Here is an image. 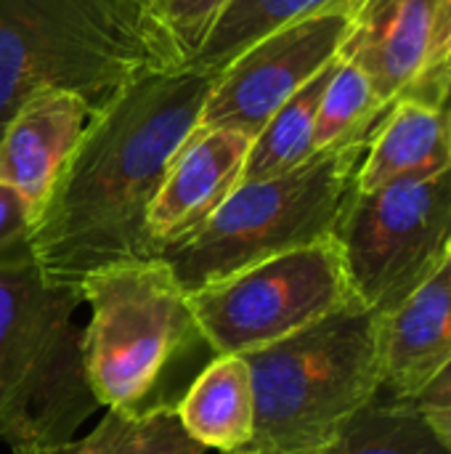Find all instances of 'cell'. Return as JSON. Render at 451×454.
Instances as JSON below:
<instances>
[{
  "instance_id": "1",
  "label": "cell",
  "mask_w": 451,
  "mask_h": 454,
  "mask_svg": "<svg viewBox=\"0 0 451 454\" xmlns=\"http://www.w3.org/2000/svg\"><path fill=\"white\" fill-rule=\"evenodd\" d=\"M218 69L191 64L125 85L90 122L32 226V255L58 285L157 258L152 202L197 130Z\"/></svg>"
},
{
  "instance_id": "2",
  "label": "cell",
  "mask_w": 451,
  "mask_h": 454,
  "mask_svg": "<svg viewBox=\"0 0 451 454\" xmlns=\"http://www.w3.org/2000/svg\"><path fill=\"white\" fill-rule=\"evenodd\" d=\"M80 293L90 306L85 378L109 412H175L199 372L221 356L162 258L101 269L80 282Z\"/></svg>"
},
{
  "instance_id": "3",
  "label": "cell",
  "mask_w": 451,
  "mask_h": 454,
  "mask_svg": "<svg viewBox=\"0 0 451 454\" xmlns=\"http://www.w3.org/2000/svg\"><path fill=\"white\" fill-rule=\"evenodd\" d=\"M136 0H0V136L35 96L69 90L98 112L133 80L181 67Z\"/></svg>"
},
{
  "instance_id": "4",
  "label": "cell",
  "mask_w": 451,
  "mask_h": 454,
  "mask_svg": "<svg viewBox=\"0 0 451 454\" xmlns=\"http://www.w3.org/2000/svg\"><path fill=\"white\" fill-rule=\"evenodd\" d=\"M253 378V454H316L377 399V317L348 306L268 348L245 354Z\"/></svg>"
},
{
  "instance_id": "5",
  "label": "cell",
  "mask_w": 451,
  "mask_h": 454,
  "mask_svg": "<svg viewBox=\"0 0 451 454\" xmlns=\"http://www.w3.org/2000/svg\"><path fill=\"white\" fill-rule=\"evenodd\" d=\"M80 287L35 261L0 266V439L13 450L72 442L98 410L82 364Z\"/></svg>"
},
{
  "instance_id": "6",
  "label": "cell",
  "mask_w": 451,
  "mask_h": 454,
  "mask_svg": "<svg viewBox=\"0 0 451 454\" xmlns=\"http://www.w3.org/2000/svg\"><path fill=\"white\" fill-rule=\"evenodd\" d=\"M369 141L322 149L290 173L239 184L189 239L157 258L186 293H197L260 261L330 239Z\"/></svg>"
},
{
  "instance_id": "7",
  "label": "cell",
  "mask_w": 451,
  "mask_h": 454,
  "mask_svg": "<svg viewBox=\"0 0 451 454\" xmlns=\"http://www.w3.org/2000/svg\"><path fill=\"white\" fill-rule=\"evenodd\" d=\"M332 239L359 306L372 314L391 311L447 263L451 170L372 192L354 186Z\"/></svg>"
},
{
  "instance_id": "8",
  "label": "cell",
  "mask_w": 451,
  "mask_h": 454,
  "mask_svg": "<svg viewBox=\"0 0 451 454\" xmlns=\"http://www.w3.org/2000/svg\"><path fill=\"white\" fill-rule=\"evenodd\" d=\"M191 309L218 354L268 348L348 306H359L338 242L298 247L197 293Z\"/></svg>"
},
{
  "instance_id": "9",
  "label": "cell",
  "mask_w": 451,
  "mask_h": 454,
  "mask_svg": "<svg viewBox=\"0 0 451 454\" xmlns=\"http://www.w3.org/2000/svg\"><path fill=\"white\" fill-rule=\"evenodd\" d=\"M338 59L359 67L385 106H444L451 93V0H362Z\"/></svg>"
},
{
  "instance_id": "10",
  "label": "cell",
  "mask_w": 451,
  "mask_h": 454,
  "mask_svg": "<svg viewBox=\"0 0 451 454\" xmlns=\"http://www.w3.org/2000/svg\"><path fill=\"white\" fill-rule=\"evenodd\" d=\"M351 16V8L324 11L284 24L239 51L218 72L199 125L255 138L279 106L338 59Z\"/></svg>"
},
{
  "instance_id": "11",
  "label": "cell",
  "mask_w": 451,
  "mask_h": 454,
  "mask_svg": "<svg viewBox=\"0 0 451 454\" xmlns=\"http://www.w3.org/2000/svg\"><path fill=\"white\" fill-rule=\"evenodd\" d=\"M250 144L253 138L239 130L197 125L149 210V239L157 255L189 239L242 184Z\"/></svg>"
},
{
  "instance_id": "12",
  "label": "cell",
  "mask_w": 451,
  "mask_h": 454,
  "mask_svg": "<svg viewBox=\"0 0 451 454\" xmlns=\"http://www.w3.org/2000/svg\"><path fill=\"white\" fill-rule=\"evenodd\" d=\"M96 114L82 96L48 90L29 98L3 130L0 184L27 205L32 226Z\"/></svg>"
},
{
  "instance_id": "13",
  "label": "cell",
  "mask_w": 451,
  "mask_h": 454,
  "mask_svg": "<svg viewBox=\"0 0 451 454\" xmlns=\"http://www.w3.org/2000/svg\"><path fill=\"white\" fill-rule=\"evenodd\" d=\"M377 317L380 394L415 402L451 364V269Z\"/></svg>"
},
{
  "instance_id": "14",
  "label": "cell",
  "mask_w": 451,
  "mask_h": 454,
  "mask_svg": "<svg viewBox=\"0 0 451 454\" xmlns=\"http://www.w3.org/2000/svg\"><path fill=\"white\" fill-rule=\"evenodd\" d=\"M451 170V112L444 106L393 104L372 133L356 173V189L423 181Z\"/></svg>"
},
{
  "instance_id": "15",
  "label": "cell",
  "mask_w": 451,
  "mask_h": 454,
  "mask_svg": "<svg viewBox=\"0 0 451 454\" xmlns=\"http://www.w3.org/2000/svg\"><path fill=\"white\" fill-rule=\"evenodd\" d=\"M183 431L205 450L234 452L253 442L255 402L245 356L221 354L191 383L175 410Z\"/></svg>"
},
{
  "instance_id": "16",
  "label": "cell",
  "mask_w": 451,
  "mask_h": 454,
  "mask_svg": "<svg viewBox=\"0 0 451 454\" xmlns=\"http://www.w3.org/2000/svg\"><path fill=\"white\" fill-rule=\"evenodd\" d=\"M335 64H327L316 77H311L284 106H279L271 120L263 125V130L253 138L242 184L250 181H266L276 178L282 173L295 170L308 157L316 154L314 149V130H316V114L322 104V93L335 72Z\"/></svg>"
},
{
  "instance_id": "17",
  "label": "cell",
  "mask_w": 451,
  "mask_h": 454,
  "mask_svg": "<svg viewBox=\"0 0 451 454\" xmlns=\"http://www.w3.org/2000/svg\"><path fill=\"white\" fill-rule=\"evenodd\" d=\"M359 3L362 0H234L189 64L221 72L239 51L268 32L324 11H356Z\"/></svg>"
},
{
  "instance_id": "18",
  "label": "cell",
  "mask_w": 451,
  "mask_h": 454,
  "mask_svg": "<svg viewBox=\"0 0 451 454\" xmlns=\"http://www.w3.org/2000/svg\"><path fill=\"white\" fill-rule=\"evenodd\" d=\"M13 454H205V447L183 431L175 412L149 418L106 412L104 420L82 439L56 447L13 450Z\"/></svg>"
},
{
  "instance_id": "19",
  "label": "cell",
  "mask_w": 451,
  "mask_h": 454,
  "mask_svg": "<svg viewBox=\"0 0 451 454\" xmlns=\"http://www.w3.org/2000/svg\"><path fill=\"white\" fill-rule=\"evenodd\" d=\"M335 454H449L415 402L377 399L340 434Z\"/></svg>"
},
{
  "instance_id": "20",
  "label": "cell",
  "mask_w": 451,
  "mask_h": 454,
  "mask_svg": "<svg viewBox=\"0 0 451 454\" xmlns=\"http://www.w3.org/2000/svg\"><path fill=\"white\" fill-rule=\"evenodd\" d=\"M391 106L380 101L367 74L338 59L335 72L322 93L316 130H314V149H332L351 141L372 138L380 120L388 114Z\"/></svg>"
},
{
  "instance_id": "21",
  "label": "cell",
  "mask_w": 451,
  "mask_h": 454,
  "mask_svg": "<svg viewBox=\"0 0 451 454\" xmlns=\"http://www.w3.org/2000/svg\"><path fill=\"white\" fill-rule=\"evenodd\" d=\"M231 3L234 0H144L149 16L170 37L183 64L194 59Z\"/></svg>"
},
{
  "instance_id": "22",
  "label": "cell",
  "mask_w": 451,
  "mask_h": 454,
  "mask_svg": "<svg viewBox=\"0 0 451 454\" xmlns=\"http://www.w3.org/2000/svg\"><path fill=\"white\" fill-rule=\"evenodd\" d=\"M35 261L32 255V215L27 205L0 184V266Z\"/></svg>"
},
{
  "instance_id": "23",
  "label": "cell",
  "mask_w": 451,
  "mask_h": 454,
  "mask_svg": "<svg viewBox=\"0 0 451 454\" xmlns=\"http://www.w3.org/2000/svg\"><path fill=\"white\" fill-rule=\"evenodd\" d=\"M415 407L451 454V364L415 399Z\"/></svg>"
},
{
  "instance_id": "24",
  "label": "cell",
  "mask_w": 451,
  "mask_h": 454,
  "mask_svg": "<svg viewBox=\"0 0 451 454\" xmlns=\"http://www.w3.org/2000/svg\"><path fill=\"white\" fill-rule=\"evenodd\" d=\"M223 454H253V452H247V450H234V452H223ZM316 454H335V447H332V450H327V452H316Z\"/></svg>"
},
{
  "instance_id": "25",
  "label": "cell",
  "mask_w": 451,
  "mask_h": 454,
  "mask_svg": "<svg viewBox=\"0 0 451 454\" xmlns=\"http://www.w3.org/2000/svg\"><path fill=\"white\" fill-rule=\"evenodd\" d=\"M447 263H449V269H451V242H449V250H447Z\"/></svg>"
},
{
  "instance_id": "26",
  "label": "cell",
  "mask_w": 451,
  "mask_h": 454,
  "mask_svg": "<svg viewBox=\"0 0 451 454\" xmlns=\"http://www.w3.org/2000/svg\"><path fill=\"white\" fill-rule=\"evenodd\" d=\"M444 109H449L451 112V93H449V98H447V104H444Z\"/></svg>"
},
{
  "instance_id": "27",
  "label": "cell",
  "mask_w": 451,
  "mask_h": 454,
  "mask_svg": "<svg viewBox=\"0 0 451 454\" xmlns=\"http://www.w3.org/2000/svg\"><path fill=\"white\" fill-rule=\"evenodd\" d=\"M136 3H144V0H136Z\"/></svg>"
}]
</instances>
